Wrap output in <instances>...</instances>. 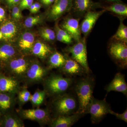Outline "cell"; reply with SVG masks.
I'll use <instances>...</instances> for the list:
<instances>
[{
  "instance_id": "obj_28",
  "label": "cell",
  "mask_w": 127,
  "mask_h": 127,
  "mask_svg": "<svg viewBox=\"0 0 127 127\" xmlns=\"http://www.w3.org/2000/svg\"><path fill=\"white\" fill-rule=\"evenodd\" d=\"M120 25L117 31L112 37V39L115 40L121 41L127 43V27L123 23L124 18H119Z\"/></svg>"
},
{
  "instance_id": "obj_6",
  "label": "cell",
  "mask_w": 127,
  "mask_h": 127,
  "mask_svg": "<svg viewBox=\"0 0 127 127\" xmlns=\"http://www.w3.org/2000/svg\"><path fill=\"white\" fill-rule=\"evenodd\" d=\"M111 109L109 103L105 99L99 100L93 96L87 106L84 114H90L92 123L95 124L100 122L109 114Z\"/></svg>"
},
{
  "instance_id": "obj_2",
  "label": "cell",
  "mask_w": 127,
  "mask_h": 127,
  "mask_svg": "<svg viewBox=\"0 0 127 127\" xmlns=\"http://www.w3.org/2000/svg\"><path fill=\"white\" fill-rule=\"evenodd\" d=\"M74 82V79L72 78L51 73L48 75L42 83L47 96L52 98L67 93Z\"/></svg>"
},
{
  "instance_id": "obj_5",
  "label": "cell",
  "mask_w": 127,
  "mask_h": 127,
  "mask_svg": "<svg viewBox=\"0 0 127 127\" xmlns=\"http://www.w3.org/2000/svg\"><path fill=\"white\" fill-rule=\"evenodd\" d=\"M50 70L37 59H32L26 73L23 83L25 86L42 83Z\"/></svg>"
},
{
  "instance_id": "obj_29",
  "label": "cell",
  "mask_w": 127,
  "mask_h": 127,
  "mask_svg": "<svg viewBox=\"0 0 127 127\" xmlns=\"http://www.w3.org/2000/svg\"><path fill=\"white\" fill-rule=\"evenodd\" d=\"M40 35L44 40L48 42L53 41L56 38L55 32L48 28H44L42 29Z\"/></svg>"
},
{
  "instance_id": "obj_17",
  "label": "cell",
  "mask_w": 127,
  "mask_h": 127,
  "mask_svg": "<svg viewBox=\"0 0 127 127\" xmlns=\"http://www.w3.org/2000/svg\"><path fill=\"white\" fill-rule=\"evenodd\" d=\"M34 34L30 32H26L22 34L18 42V50L21 54L30 55L35 42Z\"/></svg>"
},
{
  "instance_id": "obj_30",
  "label": "cell",
  "mask_w": 127,
  "mask_h": 127,
  "mask_svg": "<svg viewBox=\"0 0 127 127\" xmlns=\"http://www.w3.org/2000/svg\"><path fill=\"white\" fill-rule=\"evenodd\" d=\"M42 21V17L40 16L29 17L25 20L24 25L26 27L30 28L37 25Z\"/></svg>"
},
{
  "instance_id": "obj_20",
  "label": "cell",
  "mask_w": 127,
  "mask_h": 127,
  "mask_svg": "<svg viewBox=\"0 0 127 127\" xmlns=\"http://www.w3.org/2000/svg\"><path fill=\"white\" fill-rule=\"evenodd\" d=\"M19 28L14 21L8 20L3 23L0 28L2 38L6 41H14L18 35Z\"/></svg>"
},
{
  "instance_id": "obj_39",
  "label": "cell",
  "mask_w": 127,
  "mask_h": 127,
  "mask_svg": "<svg viewBox=\"0 0 127 127\" xmlns=\"http://www.w3.org/2000/svg\"><path fill=\"white\" fill-rule=\"evenodd\" d=\"M29 10L31 13L32 14H35L36 13V11L35 8V6L34 4V3L30 6L29 7Z\"/></svg>"
},
{
  "instance_id": "obj_1",
  "label": "cell",
  "mask_w": 127,
  "mask_h": 127,
  "mask_svg": "<svg viewBox=\"0 0 127 127\" xmlns=\"http://www.w3.org/2000/svg\"><path fill=\"white\" fill-rule=\"evenodd\" d=\"M78 102L76 95L66 93L52 98L50 110L53 118L64 115H71L78 112Z\"/></svg>"
},
{
  "instance_id": "obj_24",
  "label": "cell",
  "mask_w": 127,
  "mask_h": 127,
  "mask_svg": "<svg viewBox=\"0 0 127 127\" xmlns=\"http://www.w3.org/2000/svg\"><path fill=\"white\" fill-rule=\"evenodd\" d=\"M111 3L109 5L103 6V9L117 15L119 18L124 19L127 17V6L126 4L124 3L123 1Z\"/></svg>"
},
{
  "instance_id": "obj_31",
  "label": "cell",
  "mask_w": 127,
  "mask_h": 127,
  "mask_svg": "<svg viewBox=\"0 0 127 127\" xmlns=\"http://www.w3.org/2000/svg\"><path fill=\"white\" fill-rule=\"evenodd\" d=\"M55 29H56V32L59 33L66 40H67L70 43V45L73 43V40L70 35L65 31L59 27L58 24H57L56 25Z\"/></svg>"
},
{
  "instance_id": "obj_23",
  "label": "cell",
  "mask_w": 127,
  "mask_h": 127,
  "mask_svg": "<svg viewBox=\"0 0 127 127\" xmlns=\"http://www.w3.org/2000/svg\"><path fill=\"white\" fill-rule=\"evenodd\" d=\"M53 51L52 48L47 44L41 41H37L34 43L31 55L44 60Z\"/></svg>"
},
{
  "instance_id": "obj_10",
  "label": "cell",
  "mask_w": 127,
  "mask_h": 127,
  "mask_svg": "<svg viewBox=\"0 0 127 127\" xmlns=\"http://www.w3.org/2000/svg\"><path fill=\"white\" fill-rule=\"evenodd\" d=\"M103 6L101 3L93 0H72L71 11L75 17L80 19L87 12L97 8H102Z\"/></svg>"
},
{
  "instance_id": "obj_38",
  "label": "cell",
  "mask_w": 127,
  "mask_h": 127,
  "mask_svg": "<svg viewBox=\"0 0 127 127\" xmlns=\"http://www.w3.org/2000/svg\"><path fill=\"white\" fill-rule=\"evenodd\" d=\"M34 6H35V8L36 11L37 13V12H38L40 10L41 6V5L39 2H34Z\"/></svg>"
},
{
  "instance_id": "obj_12",
  "label": "cell",
  "mask_w": 127,
  "mask_h": 127,
  "mask_svg": "<svg viewBox=\"0 0 127 127\" xmlns=\"http://www.w3.org/2000/svg\"><path fill=\"white\" fill-rule=\"evenodd\" d=\"M106 11L103 9L99 11H89L83 16L84 18L80 26L81 33L86 37L92 31L99 17Z\"/></svg>"
},
{
  "instance_id": "obj_35",
  "label": "cell",
  "mask_w": 127,
  "mask_h": 127,
  "mask_svg": "<svg viewBox=\"0 0 127 127\" xmlns=\"http://www.w3.org/2000/svg\"><path fill=\"white\" fill-rule=\"evenodd\" d=\"M21 0H2L5 4L9 8L11 9L12 7L18 5Z\"/></svg>"
},
{
  "instance_id": "obj_18",
  "label": "cell",
  "mask_w": 127,
  "mask_h": 127,
  "mask_svg": "<svg viewBox=\"0 0 127 127\" xmlns=\"http://www.w3.org/2000/svg\"><path fill=\"white\" fill-rule=\"evenodd\" d=\"M107 94L111 91L122 93L125 96L127 95V85L125 81V75L118 73L111 82L105 88Z\"/></svg>"
},
{
  "instance_id": "obj_14",
  "label": "cell",
  "mask_w": 127,
  "mask_h": 127,
  "mask_svg": "<svg viewBox=\"0 0 127 127\" xmlns=\"http://www.w3.org/2000/svg\"><path fill=\"white\" fill-rule=\"evenodd\" d=\"M79 18L69 16L63 22L61 27L70 35L73 40L76 42L79 41L82 39Z\"/></svg>"
},
{
  "instance_id": "obj_26",
  "label": "cell",
  "mask_w": 127,
  "mask_h": 127,
  "mask_svg": "<svg viewBox=\"0 0 127 127\" xmlns=\"http://www.w3.org/2000/svg\"><path fill=\"white\" fill-rule=\"evenodd\" d=\"M47 96L44 90L37 89L32 95L30 101L34 108H39L44 103Z\"/></svg>"
},
{
  "instance_id": "obj_11",
  "label": "cell",
  "mask_w": 127,
  "mask_h": 127,
  "mask_svg": "<svg viewBox=\"0 0 127 127\" xmlns=\"http://www.w3.org/2000/svg\"><path fill=\"white\" fill-rule=\"evenodd\" d=\"M72 0H55L49 9L47 15L48 20L55 21L64 14L71 11Z\"/></svg>"
},
{
  "instance_id": "obj_32",
  "label": "cell",
  "mask_w": 127,
  "mask_h": 127,
  "mask_svg": "<svg viewBox=\"0 0 127 127\" xmlns=\"http://www.w3.org/2000/svg\"><path fill=\"white\" fill-rule=\"evenodd\" d=\"M34 2V0H21L18 6L21 10L29 9V7Z\"/></svg>"
},
{
  "instance_id": "obj_22",
  "label": "cell",
  "mask_w": 127,
  "mask_h": 127,
  "mask_svg": "<svg viewBox=\"0 0 127 127\" xmlns=\"http://www.w3.org/2000/svg\"><path fill=\"white\" fill-rule=\"evenodd\" d=\"M1 123L4 127H25L23 120L15 110L5 114Z\"/></svg>"
},
{
  "instance_id": "obj_7",
  "label": "cell",
  "mask_w": 127,
  "mask_h": 127,
  "mask_svg": "<svg viewBox=\"0 0 127 127\" xmlns=\"http://www.w3.org/2000/svg\"><path fill=\"white\" fill-rule=\"evenodd\" d=\"M22 120H29L37 122L41 126H49L53 117L48 108L41 109L39 108L24 109L20 108L16 111Z\"/></svg>"
},
{
  "instance_id": "obj_36",
  "label": "cell",
  "mask_w": 127,
  "mask_h": 127,
  "mask_svg": "<svg viewBox=\"0 0 127 127\" xmlns=\"http://www.w3.org/2000/svg\"><path fill=\"white\" fill-rule=\"evenodd\" d=\"M55 0H39L41 5L46 7L50 6L55 2Z\"/></svg>"
},
{
  "instance_id": "obj_25",
  "label": "cell",
  "mask_w": 127,
  "mask_h": 127,
  "mask_svg": "<svg viewBox=\"0 0 127 127\" xmlns=\"http://www.w3.org/2000/svg\"><path fill=\"white\" fill-rule=\"evenodd\" d=\"M47 67L49 70L59 68L63 65L65 61L64 55L58 51H53L48 57Z\"/></svg>"
},
{
  "instance_id": "obj_15",
  "label": "cell",
  "mask_w": 127,
  "mask_h": 127,
  "mask_svg": "<svg viewBox=\"0 0 127 127\" xmlns=\"http://www.w3.org/2000/svg\"><path fill=\"white\" fill-rule=\"evenodd\" d=\"M84 114L79 112L71 115H64L53 118L49 125L51 127H70L78 122Z\"/></svg>"
},
{
  "instance_id": "obj_4",
  "label": "cell",
  "mask_w": 127,
  "mask_h": 127,
  "mask_svg": "<svg viewBox=\"0 0 127 127\" xmlns=\"http://www.w3.org/2000/svg\"><path fill=\"white\" fill-rule=\"evenodd\" d=\"M29 55L22 54L14 58L6 64L8 76L14 77L23 83L26 73L32 59Z\"/></svg>"
},
{
  "instance_id": "obj_21",
  "label": "cell",
  "mask_w": 127,
  "mask_h": 127,
  "mask_svg": "<svg viewBox=\"0 0 127 127\" xmlns=\"http://www.w3.org/2000/svg\"><path fill=\"white\" fill-rule=\"evenodd\" d=\"M17 47L10 43L0 46V61L6 63L16 57L22 55Z\"/></svg>"
},
{
  "instance_id": "obj_37",
  "label": "cell",
  "mask_w": 127,
  "mask_h": 127,
  "mask_svg": "<svg viewBox=\"0 0 127 127\" xmlns=\"http://www.w3.org/2000/svg\"><path fill=\"white\" fill-rule=\"evenodd\" d=\"M5 16V10L2 7L0 6V22H2L4 19Z\"/></svg>"
},
{
  "instance_id": "obj_41",
  "label": "cell",
  "mask_w": 127,
  "mask_h": 127,
  "mask_svg": "<svg viewBox=\"0 0 127 127\" xmlns=\"http://www.w3.org/2000/svg\"><path fill=\"white\" fill-rule=\"evenodd\" d=\"M2 38V34L1 32L0 31V40Z\"/></svg>"
},
{
  "instance_id": "obj_19",
  "label": "cell",
  "mask_w": 127,
  "mask_h": 127,
  "mask_svg": "<svg viewBox=\"0 0 127 127\" xmlns=\"http://www.w3.org/2000/svg\"><path fill=\"white\" fill-rule=\"evenodd\" d=\"M16 94L0 93V110L4 114L15 111Z\"/></svg>"
},
{
  "instance_id": "obj_42",
  "label": "cell",
  "mask_w": 127,
  "mask_h": 127,
  "mask_svg": "<svg viewBox=\"0 0 127 127\" xmlns=\"http://www.w3.org/2000/svg\"><path fill=\"white\" fill-rule=\"evenodd\" d=\"M1 118V115L0 113V119Z\"/></svg>"
},
{
  "instance_id": "obj_40",
  "label": "cell",
  "mask_w": 127,
  "mask_h": 127,
  "mask_svg": "<svg viewBox=\"0 0 127 127\" xmlns=\"http://www.w3.org/2000/svg\"><path fill=\"white\" fill-rule=\"evenodd\" d=\"M107 2H109V3H112V2H122L121 0H103Z\"/></svg>"
},
{
  "instance_id": "obj_27",
  "label": "cell",
  "mask_w": 127,
  "mask_h": 127,
  "mask_svg": "<svg viewBox=\"0 0 127 127\" xmlns=\"http://www.w3.org/2000/svg\"><path fill=\"white\" fill-rule=\"evenodd\" d=\"M32 94L27 89V87H22L16 94L17 103L20 108H21L24 104L30 101Z\"/></svg>"
},
{
  "instance_id": "obj_13",
  "label": "cell",
  "mask_w": 127,
  "mask_h": 127,
  "mask_svg": "<svg viewBox=\"0 0 127 127\" xmlns=\"http://www.w3.org/2000/svg\"><path fill=\"white\" fill-rule=\"evenodd\" d=\"M65 61L63 65L59 68L63 74L69 76H79L87 74L85 69L77 62L67 55H64Z\"/></svg>"
},
{
  "instance_id": "obj_34",
  "label": "cell",
  "mask_w": 127,
  "mask_h": 127,
  "mask_svg": "<svg viewBox=\"0 0 127 127\" xmlns=\"http://www.w3.org/2000/svg\"><path fill=\"white\" fill-rule=\"evenodd\" d=\"M12 9L11 15L12 17L15 20H19L22 18V15L21 10L18 5L15 6L11 8Z\"/></svg>"
},
{
  "instance_id": "obj_33",
  "label": "cell",
  "mask_w": 127,
  "mask_h": 127,
  "mask_svg": "<svg viewBox=\"0 0 127 127\" xmlns=\"http://www.w3.org/2000/svg\"><path fill=\"white\" fill-rule=\"evenodd\" d=\"M109 114H112L116 116V118L118 119H119L120 120H123L126 123H127V109H126V110L124 111L123 113L122 114H119L113 111L112 109H111L109 110Z\"/></svg>"
},
{
  "instance_id": "obj_9",
  "label": "cell",
  "mask_w": 127,
  "mask_h": 127,
  "mask_svg": "<svg viewBox=\"0 0 127 127\" xmlns=\"http://www.w3.org/2000/svg\"><path fill=\"white\" fill-rule=\"evenodd\" d=\"M109 46V53L111 58L118 65L125 69L127 66V43L113 40Z\"/></svg>"
},
{
  "instance_id": "obj_8",
  "label": "cell",
  "mask_w": 127,
  "mask_h": 127,
  "mask_svg": "<svg viewBox=\"0 0 127 127\" xmlns=\"http://www.w3.org/2000/svg\"><path fill=\"white\" fill-rule=\"evenodd\" d=\"M65 51L71 54V58L79 64L85 69L87 74L89 73L90 69L88 62L86 37L82 38L72 46L67 47Z\"/></svg>"
},
{
  "instance_id": "obj_16",
  "label": "cell",
  "mask_w": 127,
  "mask_h": 127,
  "mask_svg": "<svg viewBox=\"0 0 127 127\" xmlns=\"http://www.w3.org/2000/svg\"><path fill=\"white\" fill-rule=\"evenodd\" d=\"M21 82L10 76H0V93L16 94L21 88Z\"/></svg>"
},
{
  "instance_id": "obj_3",
  "label": "cell",
  "mask_w": 127,
  "mask_h": 127,
  "mask_svg": "<svg viewBox=\"0 0 127 127\" xmlns=\"http://www.w3.org/2000/svg\"><path fill=\"white\" fill-rule=\"evenodd\" d=\"M94 86L95 79L88 75L79 79L75 84L74 90L79 106L78 112L84 114L87 106L93 96Z\"/></svg>"
}]
</instances>
